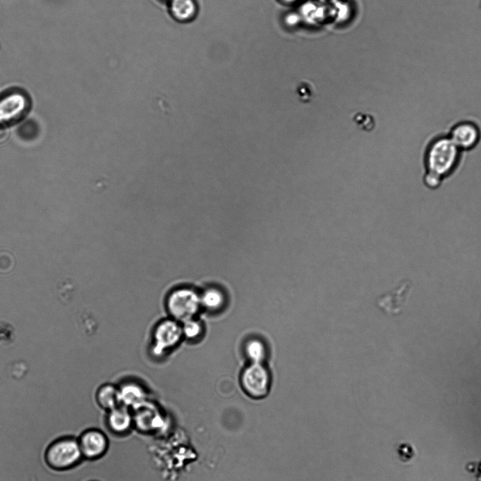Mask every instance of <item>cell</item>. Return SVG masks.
<instances>
[{
	"instance_id": "1",
	"label": "cell",
	"mask_w": 481,
	"mask_h": 481,
	"mask_svg": "<svg viewBox=\"0 0 481 481\" xmlns=\"http://www.w3.org/2000/svg\"><path fill=\"white\" fill-rule=\"evenodd\" d=\"M462 152L446 135L432 138L424 151L423 181L427 188L436 189L458 168Z\"/></svg>"
},
{
	"instance_id": "2",
	"label": "cell",
	"mask_w": 481,
	"mask_h": 481,
	"mask_svg": "<svg viewBox=\"0 0 481 481\" xmlns=\"http://www.w3.org/2000/svg\"><path fill=\"white\" fill-rule=\"evenodd\" d=\"M47 465L57 471H65L75 468L83 458L77 437L64 435L50 442L44 454Z\"/></svg>"
},
{
	"instance_id": "3",
	"label": "cell",
	"mask_w": 481,
	"mask_h": 481,
	"mask_svg": "<svg viewBox=\"0 0 481 481\" xmlns=\"http://www.w3.org/2000/svg\"><path fill=\"white\" fill-rule=\"evenodd\" d=\"M240 384L243 391L253 400L266 398L271 390V374L262 363H252L242 372Z\"/></svg>"
},
{
	"instance_id": "4",
	"label": "cell",
	"mask_w": 481,
	"mask_h": 481,
	"mask_svg": "<svg viewBox=\"0 0 481 481\" xmlns=\"http://www.w3.org/2000/svg\"><path fill=\"white\" fill-rule=\"evenodd\" d=\"M166 305L170 315L176 320L184 322L191 319L197 312L201 300L194 291L182 288L169 295Z\"/></svg>"
},
{
	"instance_id": "5",
	"label": "cell",
	"mask_w": 481,
	"mask_h": 481,
	"mask_svg": "<svg viewBox=\"0 0 481 481\" xmlns=\"http://www.w3.org/2000/svg\"><path fill=\"white\" fill-rule=\"evenodd\" d=\"M83 458L97 461L107 452L109 440L104 432L95 427L84 430L78 437Z\"/></svg>"
},
{
	"instance_id": "6",
	"label": "cell",
	"mask_w": 481,
	"mask_h": 481,
	"mask_svg": "<svg viewBox=\"0 0 481 481\" xmlns=\"http://www.w3.org/2000/svg\"><path fill=\"white\" fill-rule=\"evenodd\" d=\"M447 135L461 152L470 151L480 143L481 130L475 122L462 120L451 126Z\"/></svg>"
},
{
	"instance_id": "7",
	"label": "cell",
	"mask_w": 481,
	"mask_h": 481,
	"mask_svg": "<svg viewBox=\"0 0 481 481\" xmlns=\"http://www.w3.org/2000/svg\"><path fill=\"white\" fill-rule=\"evenodd\" d=\"M412 286L413 284L410 279H401L395 288L382 293L377 298L376 300L377 307L389 315L400 314L410 295Z\"/></svg>"
},
{
	"instance_id": "8",
	"label": "cell",
	"mask_w": 481,
	"mask_h": 481,
	"mask_svg": "<svg viewBox=\"0 0 481 481\" xmlns=\"http://www.w3.org/2000/svg\"><path fill=\"white\" fill-rule=\"evenodd\" d=\"M182 334V328L176 321L166 319L162 322L154 330L153 353L159 355L165 350L174 346Z\"/></svg>"
},
{
	"instance_id": "9",
	"label": "cell",
	"mask_w": 481,
	"mask_h": 481,
	"mask_svg": "<svg viewBox=\"0 0 481 481\" xmlns=\"http://www.w3.org/2000/svg\"><path fill=\"white\" fill-rule=\"evenodd\" d=\"M105 425L106 429L114 435L127 434L133 425V415L130 408L118 405L106 411Z\"/></svg>"
},
{
	"instance_id": "10",
	"label": "cell",
	"mask_w": 481,
	"mask_h": 481,
	"mask_svg": "<svg viewBox=\"0 0 481 481\" xmlns=\"http://www.w3.org/2000/svg\"><path fill=\"white\" fill-rule=\"evenodd\" d=\"M27 110L25 98L19 94L10 95L0 100V125L16 121Z\"/></svg>"
},
{
	"instance_id": "11",
	"label": "cell",
	"mask_w": 481,
	"mask_h": 481,
	"mask_svg": "<svg viewBox=\"0 0 481 481\" xmlns=\"http://www.w3.org/2000/svg\"><path fill=\"white\" fill-rule=\"evenodd\" d=\"M133 425H136L140 431H150L154 429L158 423L162 422V416L158 410L146 401L133 408Z\"/></svg>"
},
{
	"instance_id": "12",
	"label": "cell",
	"mask_w": 481,
	"mask_h": 481,
	"mask_svg": "<svg viewBox=\"0 0 481 481\" xmlns=\"http://www.w3.org/2000/svg\"><path fill=\"white\" fill-rule=\"evenodd\" d=\"M118 389L119 405L133 409L147 401V394L139 384L129 382Z\"/></svg>"
},
{
	"instance_id": "13",
	"label": "cell",
	"mask_w": 481,
	"mask_h": 481,
	"mask_svg": "<svg viewBox=\"0 0 481 481\" xmlns=\"http://www.w3.org/2000/svg\"><path fill=\"white\" fill-rule=\"evenodd\" d=\"M95 403L102 410L109 411L119 405L118 389L112 384H103L96 391Z\"/></svg>"
},
{
	"instance_id": "14",
	"label": "cell",
	"mask_w": 481,
	"mask_h": 481,
	"mask_svg": "<svg viewBox=\"0 0 481 481\" xmlns=\"http://www.w3.org/2000/svg\"><path fill=\"white\" fill-rule=\"evenodd\" d=\"M169 11L176 20L188 22L195 16L197 6L193 0H171Z\"/></svg>"
},
{
	"instance_id": "15",
	"label": "cell",
	"mask_w": 481,
	"mask_h": 481,
	"mask_svg": "<svg viewBox=\"0 0 481 481\" xmlns=\"http://www.w3.org/2000/svg\"><path fill=\"white\" fill-rule=\"evenodd\" d=\"M245 352L252 363H262L267 355L266 346L259 339L249 341L245 346Z\"/></svg>"
},
{
	"instance_id": "16",
	"label": "cell",
	"mask_w": 481,
	"mask_h": 481,
	"mask_svg": "<svg viewBox=\"0 0 481 481\" xmlns=\"http://www.w3.org/2000/svg\"><path fill=\"white\" fill-rule=\"evenodd\" d=\"M201 304L209 310L219 308L224 303V296L217 289L207 290L200 297Z\"/></svg>"
},
{
	"instance_id": "17",
	"label": "cell",
	"mask_w": 481,
	"mask_h": 481,
	"mask_svg": "<svg viewBox=\"0 0 481 481\" xmlns=\"http://www.w3.org/2000/svg\"><path fill=\"white\" fill-rule=\"evenodd\" d=\"M352 121L363 131L370 133L376 126L374 116L370 113L357 112L352 116Z\"/></svg>"
},
{
	"instance_id": "18",
	"label": "cell",
	"mask_w": 481,
	"mask_h": 481,
	"mask_svg": "<svg viewBox=\"0 0 481 481\" xmlns=\"http://www.w3.org/2000/svg\"><path fill=\"white\" fill-rule=\"evenodd\" d=\"M396 451L400 461L403 463L409 462L415 455L414 447L408 442L401 443Z\"/></svg>"
},
{
	"instance_id": "19",
	"label": "cell",
	"mask_w": 481,
	"mask_h": 481,
	"mask_svg": "<svg viewBox=\"0 0 481 481\" xmlns=\"http://www.w3.org/2000/svg\"><path fill=\"white\" fill-rule=\"evenodd\" d=\"M182 331L188 338L194 339L200 334L202 327L197 322L191 319L183 322Z\"/></svg>"
},
{
	"instance_id": "20",
	"label": "cell",
	"mask_w": 481,
	"mask_h": 481,
	"mask_svg": "<svg viewBox=\"0 0 481 481\" xmlns=\"http://www.w3.org/2000/svg\"><path fill=\"white\" fill-rule=\"evenodd\" d=\"M465 469L468 472L475 474L476 481H481V460L479 462L468 463Z\"/></svg>"
},
{
	"instance_id": "21",
	"label": "cell",
	"mask_w": 481,
	"mask_h": 481,
	"mask_svg": "<svg viewBox=\"0 0 481 481\" xmlns=\"http://www.w3.org/2000/svg\"><path fill=\"white\" fill-rule=\"evenodd\" d=\"M282 1L284 2H286V3H293V2H296L298 0H282Z\"/></svg>"
},
{
	"instance_id": "22",
	"label": "cell",
	"mask_w": 481,
	"mask_h": 481,
	"mask_svg": "<svg viewBox=\"0 0 481 481\" xmlns=\"http://www.w3.org/2000/svg\"><path fill=\"white\" fill-rule=\"evenodd\" d=\"M324 1H334V0H324Z\"/></svg>"
}]
</instances>
